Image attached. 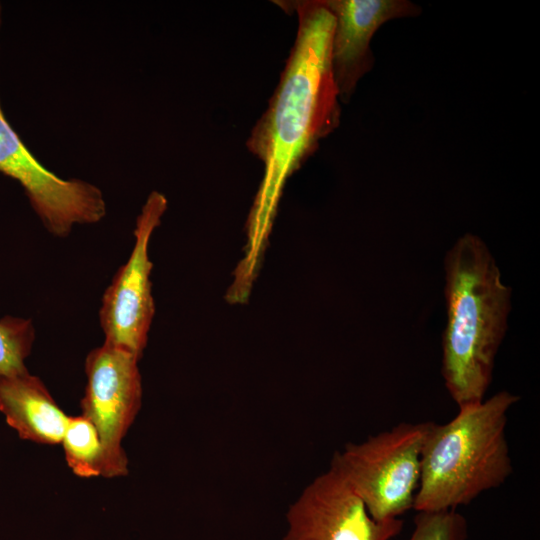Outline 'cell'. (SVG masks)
<instances>
[{
	"instance_id": "6da1fadb",
	"label": "cell",
	"mask_w": 540,
	"mask_h": 540,
	"mask_svg": "<svg viewBox=\"0 0 540 540\" xmlns=\"http://www.w3.org/2000/svg\"><path fill=\"white\" fill-rule=\"evenodd\" d=\"M298 16L294 45L269 105L246 145L263 164L247 222L245 256L235 277L252 284L287 179L340 123L331 66L335 19L324 0L277 2Z\"/></svg>"
},
{
	"instance_id": "7a4b0ae2",
	"label": "cell",
	"mask_w": 540,
	"mask_h": 540,
	"mask_svg": "<svg viewBox=\"0 0 540 540\" xmlns=\"http://www.w3.org/2000/svg\"><path fill=\"white\" fill-rule=\"evenodd\" d=\"M447 322L442 376L458 408L484 400L507 331L511 288L484 241L466 233L444 260Z\"/></svg>"
},
{
	"instance_id": "3957f363",
	"label": "cell",
	"mask_w": 540,
	"mask_h": 540,
	"mask_svg": "<svg viewBox=\"0 0 540 540\" xmlns=\"http://www.w3.org/2000/svg\"><path fill=\"white\" fill-rule=\"evenodd\" d=\"M519 400L502 390L460 407L445 424L430 422L413 509H456L506 481L513 472L506 439L508 412Z\"/></svg>"
},
{
	"instance_id": "277c9868",
	"label": "cell",
	"mask_w": 540,
	"mask_h": 540,
	"mask_svg": "<svg viewBox=\"0 0 540 540\" xmlns=\"http://www.w3.org/2000/svg\"><path fill=\"white\" fill-rule=\"evenodd\" d=\"M430 422L399 423L333 455L329 468L347 482L373 519L399 518L413 508Z\"/></svg>"
},
{
	"instance_id": "5b68a950",
	"label": "cell",
	"mask_w": 540,
	"mask_h": 540,
	"mask_svg": "<svg viewBox=\"0 0 540 540\" xmlns=\"http://www.w3.org/2000/svg\"><path fill=\"white\" fill-rule=\"evenodd\" d=\"M139 360L106 343L91 350L85 360L87 383L81 400L82 415L98 431L104 456L102 476L106 478L128 472L122 440L141 407Z\"/></svg>"
},
{
	"instance_id": "8992f818",
	"label": "cell",
	"mask_w": 540,
	"mask_h": 540,
	"mask_svg": "<svg viewBox=\"0 0 540 540\" xmlns=\"http://www.w3.org/2000/svg\"><path fill=\"white\" fill-rule=\"evenodd\" d=\"M166 208V197L160 192H151L136 220L131 254L105 290L99 310L104 343L128 351L139 359L146 347L155 312L149 242Z\"/></svg>"
},
{
	"instance_id": "52a82bcc",
	"label": "cell",
	"mask_w": 540,
	"mask_h": 540,
	"mask_svg": "<svg viewBox=\"0 0 540 540\" xmlns=\"http://www.w3.org/2000/svg\"><path fill=\"white\" fill-rule=\"evenodd\" d=\"M0 172L18 181L45 227L66 236L78 224L106 214L102 191L80 180H64L43 166L7 121L0 104Z\"/></svg>"
},
{
	"instance_id": "ba28073f",
	"label": "cell",
	"mask_w": 540,
	"mask_h": 540,
	"mask_svg": "<svg viewBox=\"0 0 540 540\" xmlns=\"http://www.w3.org/2000/svg\"><path fill=\"white\" fill-rule=\"evenodd\" d=\"M286 519L284 540H391L404 525L400 518L373 519L359 496L331 468L303 489Z\"/></svg>"
},
{
	"instance_id": "9c48e42d",
	"label": "cell",
	"mask_w": 540,
	"mask_h": 540,
	"mask_svg": "<svg viewBox=\"0 0 540 540\" xmlns=\"http://www.w3.org/2000/svg\"><path fill=\"white\" fill-rule=\"evenodd\" d=\"M335 25L331 43V66L339 100L347 103L359 80L374 65L370 43L384 23L415 17L421 8L407 0H324Z\"/></svg>"
},
{
	"instance_id": "30bf717a",
	"label": "cell",
	"mask_w": 540,
	"mask_h": 540,
	"mask_svg": "<svg viewBox=\"0 0 540 540\" xmlns=\"http://www.w3.org/2000/svg\"><path fill=\"white\" fill-rule=\"evenodd\" d=\"M0 412L22 439L49 445L61 443L69 418L28 370L0 377Z\"/></svg>"
},
{
	"instance_id": "8fae6325",
	"label": "cell",
	"mask_w": 540,
	"mask_h": 540,
	"mask_svg": "<svg viewBox=\"0 0 540 540\" xmlns=\"http://www.w3.org/2000/svg\"><path fill=\"white\" fill-rule=\"evenodd\" d=\"M65 459L73 473L82 478L102 476L104 456L94 424L82 414L69 416L61 440Z\"/></svg>"
},
{
	"instance_id": "7c38bea8",
	"label": "cell",
	"mask_w": 540,
	"mask_h": 540,
	"mask_svg": "<svg viewBox=\"0 0 540 540\" xmlns=\"http://www.w3.org/2000/svg\"><path fill=\"white\" fill-rule=\"evenodd\" d=\"M35 339L30 319L5 316L0 319V377L27 370L25 359Z\"/></svg>"
},
{
	"instance_id": "4fadbf2b",
	"label": "cell",
	"mask_w": 540,
	"mask_h": 540,
	"mask_svg": "<svg viewBox=\"0 0 540 540\" xmlns=\"http://www.w3.org/2000/svg\"><path fill=\"white\" fill-rule=\"evenodd\" d=\"M408 540H466L468 524L456 509L417 511Z\"/></svg>"
},
{
	"instance_id": "5bb4252c",
	"label": "cell",
	"mask_w": 540,
	"mask_h": 540,
	"mask_svg": "<svg viewBox=\"0 0 540 540\" xmlns=\"http://www.w3.org/2000/svg\"><path fill=\"white\" fill-rule=\"evenodd\" d=\"M1 18H2V6L0 4V26H1Z\"/></svg>"
}]
</instances>
